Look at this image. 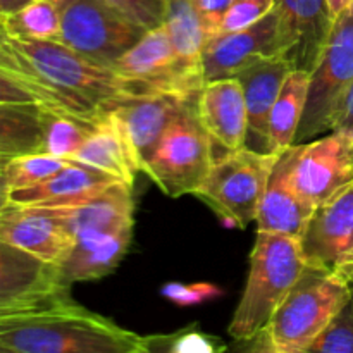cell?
<instances>
[{
  "label": "cell",
  "instance_id": "83f0119b",
  "mask_svg": "<svg viewBox=\"0 0 353 353\" xmlns=\"http://www.w3.org/2000/svg\"><path fill=\"white\" fill-rule=\"evenodd\" d=\"M7 31L23 38L59 41L61 0H34L17 12L0 16Z\"/></svg>",
  "mask_w": 353,
  "mask_h": 353
},
{
  "label": "cell",
  "instance_id": "d6986e66",
  "mask_svg": "<svg viewBox=\"0 0 353 353\" xmlns=\"http://www.w3.org/2000/svg\"><path fill=\"white\" fill-rule=\"evenodd\" d=\"M121 179L88 164L74 162L33 186L10 192V202L24 207H62L85 202Z\"/></svg>",
  "mask_w": 353,
  "mask_h": 353
},
{
  "label": "cell",
  "instance_id": "5bb4252c",
  "mask_svg": "<svg viewBox=\"0 0 353 353\" xmlns=\"http://www.w3.org/2000/svg\"><path fill=\"white\" fill-rule=\"evenodd\" d=\"M114 69L126 78L147 83L161 93L193 95L203 88L181 68L164 26L145 31L143 37L114 64Z\"/></svg>",
  "mask_w": 353,
  "mask_h": 353
},
{
  "label": "cell",
  "instance_id": "f1b7e54d",
  "mask_svg": "<svg viewBox=\"0 0 353 353\" xmlns=\"http://www.w3.org/2000/svg\"><path fill=\"white\" fill-rule=\"evenodd\" d=\"M69 159L57 157V155L47 154V152H33V154L12 155L3 165L7 183L10 192L12 190L28 188L43 179L50 178L62 168L71 164Z\"/></svg>",
  "mask_w": 353,
  "mask_h": 353
},
{
  "label": "cell",
  "instance_id": "7a4b0ae2",
  "mask_svg": "<svg viewBox=\"0 0 353 353\" xmlns=\"http://www.w3.org/2000/svg\"><path fill=\"white\" fill-rule=\"evenodd\" d=\"M0 348L17 353H150L152 336L124 330L65 295L0 316Z\"/></svg>",
  "mask_w": 353,
  "mask_h": 353
},
{
  "label": "cell",
  "instance_id": "d590c367",
  "mask_svg": "<svg viewBox=\"0 0 353 353\" xmlns=\"http://www.w3.org/2000/svg\"><path fill=\"white\" fill-rule=\"evenodd\" d=\"M0 102L9 103H38L37 97L24 88L23 85L10 78L9 74L0 71ZM40 105V103H38Z\"/></svg>",
  "mask_w": 353,
  "mask_h": 353
},
{
  "label": "cell",
  "instance_id": "603a6c76",
  "mask_svg": "<svg viewBox=\"0 0 353 353\" xmlns=\"http://www.w3.org/2000/svg\"><path fill=\"white\" fill-rule=\"evenodd\" d=\"M71 161L88 164L92 168L116 176L121 181L134 186L137 168L133 164L126 140L112 110H105L95 121L92 134L86 138Z\"/></svg>",
  "mask_w": 353,
  "mask_h": 353
},
{
  "label": "cell",
  "instance_id": "3957f363",
  "mask_svg": "<svg viewBox=\"0 0 353 353\" xmlns=\"http://www.w3.org/2000/svg\"><path fill=\"white\" fill-rule=\"evenodd\" d=\"M352 285L305 265L302 278L285 296L264 330L247 347L262 353H309L338 310Z\"/></svg>",
  "mask_w": 353,
  "mask_h": 353
},
{
  "label": "cell",
  "instance_id": "9c48e42d",
  "mask_svg": "<svg viewBox=\"0 0 353 353\" xmlns=\"http://www.w3.org/2000/svg\"><path fill=\"white\" fill-rule=\"evenodd\" d=\"M299 241L307 268L353 286V181L314 209Z\"/></svg>",
  "mask_w": 353,
  "mask_h": 353
},
{
  "label": "cell",
  "instance_id": "52a82bcc",
  "mask_svg": "<svg viewBox=\"0 0 353 353\" xmlns=\"http://www.w3.org/2000/svg\"><path fill=\"white\" fill-rule=\"evenodd\" d=\"M353 85V7L334 23L319 62L310 72L305 112L295 145L334 130L338 114Z\"/></svg>",
  "mask_w": 353,
  "mask_h": 353
},
{
  "label": "cell",
  "instance_id": "ab89813d",
  "mask_svg": "<svg viewBox=\"0 0 353 353\" xmlns=\"http://www.w3.org/2000/svg\"><path fill=\"white\" fill-rule=\"evenodd\" d=\"M10 202V188L9 183H7L6 172H3V168H0V210Z\"/></svg>",
  "mask_w": 353,
  "mask_h": 353
},
{
  "label": "cell",
  "instance_id": "ffe728a7",
  "mask_svg": "<svg viewBox=\"0 0 353 353\" xmlns=\"http://www.w3.org/2000/svg\"><path fill=\"white\" fill-rule=\"evenodd\" d=\"M292 71V64L286 59L265 57L234 76L241 83L245 103H247L248 126L245 147L250 150L268 152L269 114L286 76Z\"/></svg>",
  "mask_w": 353,
  "mask_h": 353
},
{
  "label": "cell",
  "instance_id": "6da1fadb",
  "mask_svg": "<svg viewBox=\"0 0 353 353\" xmlns=\"http://www.w3.org/2000/svg\"><path fill=\"white\" fill-rule=\"evenodd\" d=\"M0 71L37 97L45 109L97 119L131 100L157 95L155 88L126 78L61 41L12 34L0 19Z\"/></svg>",
  "mask_w": 353,
  "mask_h": 353
},
{
  "label": "cell",
  "instance_id": "60d3db41",
  "mask_svg": "<svg viewBox=\"0 0 353 353\" xmlns=\"http://www.w3.org/2000/svg\"><path fill=\"white\" fill-rule=\"evenodd\" d=\"M10 157H12V155H7V154H3V152H0V168H3Z\"/></svg>",
  "mask_w": 353,
  "mask_h": 353
},
{
  "label": "cell",
  "instance_id": "8992f818",
  "mask_svg": "<svg viewBox=\"0 0 353 353\" xmlns=\"http://www.w3.org/2000/svg\"><path fill=\"white\" fill-rule=\"evenodd\" d=\"M276 161V154L247 147L216 155L195 196L231 224L247 228L257 219L259 205Z\"/></svg>",
  "mask_w": 353,
  "mask_h": 353
},
{
  "label": "cell",
  "instance_id": "44dd1931",
  "mask_svg": "<svg viewBox=\"0 0 353 353\" xmlns=\"http://www.w3.org/2000/svg\"><path fill=\"white\" fill-rule=\"evenodd\" d=\"M290 148L278 155L259 205L257 231L286 234L300 240L316 207L292 186L288 178Z\"/></svg>",
  "mask_w": 353,
  "mask_h": 353
},
{
  "label": "cell",
  "instance_id": "4fadbf2b",
  "mask_svg": "<svg viewBox=\"0 0 353 353\" xmlns=\"http://www.w3.org/2000/svg\"><path fill=\"white\" fill-rule=\"evenodd\" d=\"M281 57L293 69L312 72L333 31L326 0H274Z\"/></svg>",
  "mask_w": 353,
  "mask_h": 353
},
{
  "label": "cell",
  "instance_id": "277c9868",
  "mask_svg": "<svg viewBox=\"0 0 353 353\" xmlns=\"http://www.w3.org/2000/svg\"><path fill=\"white\" fill-rule=\"evenodd\" d=\"M305 271L300 241L278 233L257 231L243 295L230 324L238 343L254 340Z\"/></svg>",
  "mask_w": 353,
  "mask_h": 353
},
{
  "label": "cell",
  "instance_id": "836d02e7",
  "mask_svg": "<svg viewBox=\"0 0 353 353\" xmlns=\"http://www.w3.org/2000/svg\"><path fill=\"white\" fill-rule=\"evenodd\" d=\"M157 343H168L164 347L169 352H185V353H195V352H217V350H226V345L221 343L219 340L210 336H203V334L195 333V331H186V333L172 334V336H154ZM162 348V350H164Z\"/></svg>",
  "mask_w": 353,
  "mask_h": 353
},
{
  "label": "cell",
  "instance_id": "5b68a950",
  "mask_svg": "<svg viewBox=\"0 0 353 353\" xmlns=\"http://www.w3.org/2000/svg\"><path fill=\"white\" fill-rule=\"evenodd\" d=\"M199 95L169 123L145 165L143 174L168 196L195 195L214 162V143L199 116Z\"/></svg>",
  "mask_w": 353,
  "mask_h": 353
},
{
  "label": "cell",
  "instance_id": "9a60e30c",
  "mask_svg": "<svg viewBox=\"0 0 353 353\" xmlns=\"http://www.w3.org/2000/svg\"><path fill=\"white\" fill-rule=\"evenodd\" d=\"M193 95L157 93V95L131 100L114 109V116L119 123L138 172L145 171V165L165 128Z\"/></svg>",
  "mask_w": 353,
  "mask_h": 353
},
{
  "label": "cell",
  "instance_id": "7402d4cb",
  "mask_svg": "<svg viewBox=\"0 0 353 353\" xmlns=\"http://www.w3.org/2000/svg\"><path fill=\"white\" fill-rule=\"evenodd\" d=\"M133 228L134 224H128L109 234L78 238L68 257L59 265L61 281L71 286L109 276L126 255L133 240Z\"/></svg>",
  "mask_w": 353,
  "mask_h": 353
},
{
  "label": "cell",
  "instance_id": "e0dca14e",
  "mask_svg": "<svg viewBox=\"0 0 353 353\" xmlns=\"http://www.w3.org/2000/svg\"><path fill=\"white\" fill-rule=\"evenodd\" d=\"M38 209L59 221L74 236V240L95 234H109L128 224H134L133 186L119 181L85 202Z\"/></svg>",
  "mask_w": 353,
  "mask_h": 353
},
{
  "label": "cell",
  "instance_id": "74e56055",
  "mask_svg": "<svg viewBox=\"0 0 353 353\" xmlns=\"http://www.w3.org/2000/svg\"><path fill=\"white\" fill-rule=\"evenodd\" d=\"M326 2H327V9H330V14H331V17H333L334 23H336V21L340 19L345 12H348V10L353 7V0H326Z\"/></svg>",
  "mask_w": 353,
  "mask_h": 353
},
{
  "label": "cell",
  "instance_id": "484cf974",
  "mask_svg": "<svg viewBox=\"0 0 353 353\" xmlns=\"http://www.w3.org/2000/svg\"><path fill=\"white\" fill-rule=\"evenodd\" d=\"M41 105L0 102V152L21 155L41 152Z\"/></svg>",
  "mask_w": 353,
  "mask_h": 353
},
{
  "label": "cell",
  "instance_id": "f546056e",
  "mask_svg": "<svg viewBox=\"0 0 353 353\" xmlns=\"http://www.w3.org/2000/svg\"><path fill=\"white\" fill-rule=\"evenodd\" d=\"M309 353H353V286L348 300Z\"/></svg>",
  "mask_w": 353,
  "mask_h": 353
},
{
  "label": "cell",
  "instance_id": "30bf717a",
  "mask_svg": "<svg viewBox=\"0 0 353 353\" xmlns=\"http://www.w3.org/2000/svg\"><path fill=\"white\" fill-rule=\"evenodd\" d=\"M288 178L310 205L326 202L353 181V134L333 130L290 147Z\"/></svg>",
  "mask_w": 353,
  "mask_h": 353
},
{
  "label": "cell",
  "instance_id": "2e32d148",
  "mask_svg": "<svg viewBox=\"0 0 353 353\" xmlns=\"http://www.w3.org/2000/svg\"><path fill=\"white\" fill-rule=\"evenodd\" d=\"M0 240L48 264L61 265L74 245V236L38 207L9 202L0 210Z\"/></svg>",
  "mask_w": 353,
  "mask_h": 353
},
{
  "label": "cell",
  "instance_id": "ba28073f",
  "mask_svg": "<svg viewBox=\"0 0 353 353\" xmlns=\"http://www.w3.org/2000/svg\"><path fill=\"white\" fill-rule=\"evenodd\" d=\"M143 34L103 0H61L59 41L97 64L114 69Z\"/></svg>",
  "mask_w": 353,
  "mask_h": 353
},
{
  "label": "cell",
  "instance_id": "7c38bea8",
  "mask_svg": "<svg viewBox=\"0 0 353 353\" xmlns=\"http://www.w3.org/2000/svg\"><path fill=\"white\" fill-rule=\"evenodd\" d=\"M265 57H281L279 21L274 10L245 30L210 37L202 55L203 79L207 83L234 78L238 72Z\"/></svg>",
  "mask_w": 353,
  "mask_h": 353
},
{
  "label": "cell",
  "instance_id": "1f68e13d",
  "mask_svg": "<svg viewBox=\"0 0 353 353\" xmlns=\"http://www.w3.org/2000/svg\"><path fill=\"white\" fill-rule=\"evenodd\" d=\"M272 10H274V0H234L221 23L219 33L245 30L264 19Z\"/></svg>",
  "mask_w": 353,
  "mask_h": 353
},
{
  "label": "cell",
  "instance_id": "d4e9b609",
  "mask_svg": "<svg viewBox=\"0 0 353 353\" xmlns=\"http://www.w3.org/2000/svg\"><path fill=\"white\" fill-rule=\"evenodd\" d=\"M310 72L293 69L286 76L279 95L269 114L268 124V152L283 154L295 145L296 133L305 112L307 95H309Z\"/></svg>",
  "mask_w": 353,
  "mask_h": 353
},
{
  "label": "cell",
  "instance_id": "cb8c5ba5",
  "mask_svg": "<svg viewBox=\"0 0 353 353\" xmlns=\"http://www.w3.org/2000/svg\"><path fill=\"white\" fill-rule=\"evenodd\" d=\"M164 26L179 64L199 85H205L202 68L205 28L195 0H164Z\"/></svg>",
  "mask_w": 353,
  "mask_h": 353
},
{
  "label": "cell",
  "instance_id": "ac0fdd59",
  "mask_svg": "<svg viewBox=\"0 0 353 353\" xmlns=\"http://www.w3.org/2000/svg\"><path fill=\"white\" fill-rule=\"evenodd\" d=\"M199 116L214 148L221 147L224 154L245 147L248 116L238 78L207 81L199 95Z\"/></svg>",
  "mask_w": 353,
  "mask_h": 353
},
{
  "label": "cell",
  "instance_id": "e575fe53",
  "mask_svg": "<svg viewBox=\"0 0 353 353\" xmlns=\"http://www.w3.org/2000/svg\"><path fill=\"white\" fill-rule=\"evenodd\" d=\"M233 2L234 0H195V6L202 17L203 28H205L207 40L219 33L221 23Z\"/></svg>",
  "mask_w": 353,
  "mask_h": 353
},
{
  "label": "cell",
  "instance_id": "f35d334b",
  "mask_svg": "<svg viewBox=\"0 0 353 353\" xmlns=\"http://www.w3.org/2000/svg\"><path fill=\"white\" fill-rule=\"evenodd\" d=\"M31 2H34V0H0V16H9V14L17 12Z\"/></svg>",
  "mask_w": 353,
  "mask_h": 353
},
{
  "label": "cell",
  "instance_id": "d6a6232c",
  "mask_svg": "<svg viewBox=\"0 0 353 353\" xmlns=\"http://www.w3.org/2000/svg\"><path fill=\"white\" fill-rule=\"evenodd\" d=\"M162 296H165L171 302L178 303L181 307L196 305L207 300H214L223 295V290L217 288L212 283H193V285H185V283H168L161 290Z\"/></svg>",
  "mask_w": 353,
  "mask_h": 353
},
{
  "label": "cell",
  "instance_id": "4dcf8cb0",
  "mask_svg": "<svg viewBox=\"0 0 353 353\" xmlns=\"http://www.w3.org/2000/svg\"><path fill=\"white\" fill-rule=\"evenodd\" d=\"M141 30H155L164 23V0H103Z\"/></svg>",
  "mask_w": 353,
  "mask_h": 353
},
{
  "label": "cell",
  "instance_id": "8d00e7d4",
  "mask_svg": "<svg viewBox=\"0 0 353 353\" xmlns=\"http://www.w3.org/2000/svg\"><path fill=\"white\" fill-rule=\"evenodd\" d=\"M334 130L347 131V133L353 134V85H352V88L348 90L347 99H345L340 114H338Z\"/></svg>",
  "mask_w": 353,
  "mask_h": 353
},
{
  "label": "cell",
  "instance_id": "4316f807",
  "mask_svg": "<svg viewBox=\"0 0 353 353\" xmlns=\"http://www.w3.org/2000/svg\"><path fill=\"white\" fill-rule=\"evenodd\" d=\"M95 121L41 107V130H43L41 152L71 161L72 155L92 134Z\"/></svg>",
  "mask_w": 353,
  "mask_h": 353
},
{
  "label": "cell",
  "instance_id": "8fae6325",
  "mask_svg": "<svg viewBox=\"0 0 353 353\" xmlns=\"http://www.w3.org/2000/svg\"><path fill=\"white\" fill-rule=\"evenodd\" d=\"M59 265L0 240V316L43 305L69 295Z\"/></svg>",
  "mask_w": 353,
  "mask_h": 353
}]
</instances>
